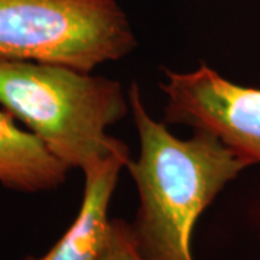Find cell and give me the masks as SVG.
Masks as SVG:
<instances>
[{"mask_svg":"<svg viewBox=\"0 0 260 260\" xmlns=\"http://www.w3.org/2000/svg\"><path fill=\"white\" fill-rule=\"evenodd\" d=\"M127 97L140 143L139 158L126 164L139 197L133 240L145 260H194L191 239L200 215L253 164L204 130L189 139L172 135L149 114L136 83Z\"/></svg>","mask_w":260,"mask_h":260,"instance_id":"cell-1","label":"cell"},{"mask_svg":"<svg viewBox=\"0 0 260 260\" xmlns=\"http://www.w3.org/2000/svg\"><path fill=\"white\" fill-rule=\"evenodd\" d=\"M0 106L68 169L84 174L129 148L107 129L130 112L119 81L61 64L0 59Z\"/></svg>","mask_w":260,"mask_h":260,"instance_id":"cell-2","label":"cell"},{"mask_svg":"<svg viewBox=\"0 0 260 260\" xmlns=\"http://www.w3.org/2000/svg\"><path fill=\"white\" fill-rule=\"evenodd\" d=\"M116 0H0V59L91 73L136 48Z\"/></svg>","mask_w":260,"mask_h":260,"instance_id":"cell-3","label":"cell"},{"mask_svg":"<svg viewBox=\"0 0 260 260\" xmlns=\"http://www.w3.org/2000/svg\"><path fill=\"white\" fill-rule=\"evenodd\" d=\"M165 123L204 130L251 164L260 162V88L225 80L208 65L165 71Z\"/></svg>","mask_w":260,"mask_h":260,"instance_id":"cell-4","label":"cell"},{"mask_svg":"<svg viewBox=\"0 0 260 260\" xmlns=\"http://www.w3.org/2000/svg\"><path fill=\"white\" fill-rule=\"evenodd\" d=\"M130 156H116L102 167L84 174L85 185L81 208L62 237L41 257L23 260H95L102 249L107 225L109 208L121 168Z\"/></svg>","mask_w":260,"mask_h":260,"instance_id":"cell-5","label":"cell"},{"mask_svg":"<svg viewBox=\"0 0 260 260\" xmlns=\"http://www.w3.org/2000/svg\"><path fill=\"white\" fill-rule=\"evenodd\" d=\"M13 119L10 113L0 110V184L30 194L62 185L70 169Z\"/></svg>","mask_w":260,"mask_h":260,"instance_id":"cell-6","label":"cell"},{"mask_svg":"<svg viewBox=\"0 0 260 260\" xmlns=\"http://www.w3.org/2000/svg\"><path fill=\"white\" fill-rule=\"evenodd\" d=\"M95 260H145L133 240L130 223L121 218L109 221L104 242Z\"/></svg>","mask_w":260,"mask_h":260,"instance_id":"cell-7","label":"cell"}]
</instances>
